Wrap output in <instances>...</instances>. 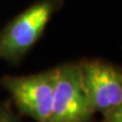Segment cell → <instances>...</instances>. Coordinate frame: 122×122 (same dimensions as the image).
I'll return each mask as SVG.
<instances>
[{"label":"cell","instance_id":"obj_1","mask_svg":"<svg viewBox=\"0 0 122 122\" xmlns=\"http://www.w3.org/2000/svg\"><path fill=\"white\" fill-rule=\"evenodd\" d=\"M64 0H38L0 29V59L16 66L32 51Z\"/></svg>","mask_w":122,"mask_h":122},{"label":"cell","instance_id":"obj_2","mask_svg":"<svg viewBox=\"0 0 122 122\" xmlns=\"http://www.w3.org/2000/svg\"><path fill=\"white\" fill-rule=\"evenodd\" d=\"M56 67L29 75H3L0 86L11 96L20 115L39 122H50Z\"/></svg>","mask_w":122,"mask_h":122},{"label":"cell","instance_id":"obj_3","mask_svg":"<svg viewBox=\"0 0 122 122\" xmlns=\"http://www.w3.org/2000/svg\"><path fill=\"white\" fill-rule=\"evenodd\" d=\"M95 113L83 85L79 61L56 66L50 122H87L94 120Z\"/></svg>","mask_w":122,"mask_h":122},{"label":"cell","instance_id":"obj_4","mask_svg":"<svg viewBox=\"0 0 122 122\" xmlns=\"http://www.w3.org/2000/svg\"><path fill=\"white\" fill-rule=\"evenodd\" d=\"M83 85L95 112L102 114L122 104V67L102 59L79 61Z\"/></svg>","mask_w":122,"mask_h":122},{"label":"cell","instance_id":"obj_5","mask_svg":"<svg viewBox=\"0 0 122 122\" xmlns=\"http://www.w3.org/2000/svg\"><path fill=\"white\" fill-rule=\"evenodd\" d=\"M20 114H16L11 109V99L0 104V121H20Z\"/></svg>","mask_w":122,"mask_h":122},{"label":"cell","instance_id":"obj_6","mask_svg":"<svg viewBox=\"0 0 122 122\" xmlns=\"http://www.w3.org/2000/svg\"><path fill=\"white\" fill-rule=\"evenodd\" d=\"M102 115L104 122H122V104Z\"/></svg>","mask_w":122,"mask_h":122}]
</instances>
